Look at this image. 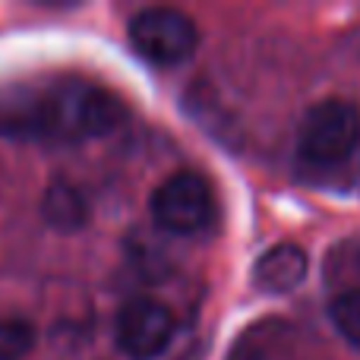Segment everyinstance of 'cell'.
<instances>
[{"label":"cell","instance_id":"obj_5","mask_svg":"<svg viewBox=\"0 0 360 360\" xmlns=\"http://www.w3.org/2000/svg\"><path fill=\"white\" fill-rule=\"evenodd\" d=\"M177 335V319L162 300L133 297L120 307L114 319V345L130 360H155L171 348Z\"/></svg>","mask_w":360,"mask_h":360},{"label":"cell","instance_id":"obj_6","mask_svg":"<svg viewBox=\"0 0 360 360\" xmlns=\"http://www.w3.org/2000/svg\"><path fill=\"white\" fill-rule=\"evenodd\" d=\"M310 272L304 247L297 243H275L256 259L253 266V285L266 294H291L294 288L304 285Z\"/></svg>","mask_w":360,"mask_h":360},{"label":"cell","instance_id":"obj_3","mask_svg":"<svg viewBox=\"0 0 360 360\" xmlns=\"http://www.w3.org/2000/svg\"><path fill=\"white\" fill-rule=\"evenodd\" d=\"M152 221L168 234H202L218 218V199L212 184L196 171H177L155 186L149 199Z\"/></svg>","mask_w":360,"mask_h":360},{"label":"cell","instance_id":"obj_2","mask_svg":"<svg viewBox=\"0 0 360 360\" xmlns=\"http://www.w3.org/2000/svg\"><path fill=\"white\" fill-rule=\"evenodd\" d=\"M360 152V108L326 98L304 114L297 130V158L310 171H338Z\"/></svg>","mask_w":360,"mask_h":360},{"label":"cell","instance_id":"obj_11","mask_svg":"<svg viewBox=\"0 0 360 360\" xmlns=\"http://www.w3.org/2000/svg\"><path fill=\"white\" fill-rule=\"evenodd\" d=\"M357 266H360V259H357Z\"/></svg>","mask_w":360,"mask_h":360},{"label":"cell","instance_id":"obj_7","mask_svg":"<svg viewBox=\"0 0 360 360\" xmlns=\"http://www.w3.org/2000/svg\"><path fill=\"white\" fill-rule=\"evenodd\" d=\"M89 202L76 186L70 184H51L44 190L41 199V218L51 224L54 231H63V234H73V231H82L89 224Z\"/></svg>","mask_w":360,"mask_h":360},{"label":"cell","instance_id":"obj_4","mask_svg":"<svg viewBox=\"0 0 360 360\" xmlns=\"http://www.w3.org/2000/svg\"><path fill=\"white\" fill-rule=\"evenodd\" d=\"M133 51L155 67H180L199 48V25L177 6H146L127 25Z\"/></svg>","mask_w":360,"mask_h":360},{"label":"cell","instance_id":"obj_10","mask_svg":"<svg viewBox=\"0 0 360 360\" xmlns=\"http://www.w3.org/2000/svg\"><path fill=\"white\" fill-rule=\"evenodd\" d=\"M35 348V326L22 316H0V360H22Z\"/></svg>","mask_w":360,"mask_h":360},{"label":"cell","instance_id":"obj_9","mask_svg":"<svg viewBox=\"0 0 360 360\" xmlns=\"http://www.w3.org/2000/svg\"><path fill=\"white\" fill-rule=\"evenodd\" d=\"M329 319L338 335H342L351 348L360 351V288H351V291H342L332 297Z\"/></svg>","mask_w":360,"mask_h":360},{"label":"cell","instance_id":"obj_1","mask_svg":"<svg viewBox=\"0 0 360 360\" xmlns=\"http://www.w3.org/2000/svg\"><path fill=\"white\" fill-rule=\"evenodd\" d=\"M124 120L127 105L120 95L79 76L22 86L0 98V133L22 143L76 146L111 136Z\"/></svg>","mask_w":360,"mask_h":360},{"label":"cell","instance_id":"obj_8","mask_svg":"<svg viewBox=\"0 0 360 360\" xmlns=\"http://www.w3.org/2000/svg\"><path fill=\"white\" fill-rule=\"evenodd\" d=\"M288 345V326L281 319L253 323L234 345L224 360H281Z\"/></svg>","mask_w":360,"mask_h":360}]
</instances>
